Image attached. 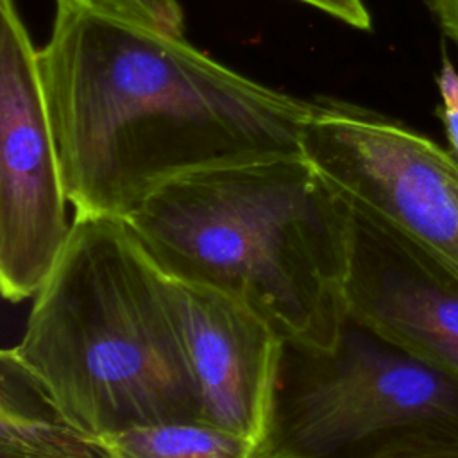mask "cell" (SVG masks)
Segmentation results:
<instances>
[{
	"label": "cell",
	"mask_w": 458,
	"mask_h": 458,
	"mask_svg": "<svg viewBox=\"0 0 458 458\" xmlns=\"http://www.w3.org/2000/svg\"><path fill=\"white\" fill-rule=\"evenodd\" d=\"M73 216L131 215L182 175L297 157L315 102L172 36L57 0L39 50Z\"/></svg>",
	"instance_id": "cell-1"
},
{
	"label": "cell",
	"mask_w": 458,
	"mask_h": 458,
	"mask_svg": "<svg viewBox=\"0 0 458 458\" xmlns=\"http://www.w3.org/2000/svg\"><path fill=\"white\" fill-rule=\"evenodd\" d=\"M123 220L165 274L240 299L288 345L338 342L351 209L302 156L182 175Z\"/></svg>",
	"instance_id": "cell-2"
},
{
	"label": "cell",
	"mask_w": 458,
	"mask_h": 458,
	"mask_svg": "<svg viewBox=\"0 0 458 458\" xmlns=\"http://www.w3.org/2000/svg\"><path fill=\"white\" fill-rule=\"evenodd\" d=\"M16 361L82 431L200 420L165 274L118 216H73L34 295Z\"/></svg>",
	"instance_id": "cell-3"
},
{
	"label": "cell",
	"mask_w": 458,
	"mask_h": 458,
	"mask_svg": "<svg viewBox=\"0 0 458 458\" xmlns=\"http://www.w3.org/2000/svg\"><path fill=\"white\" fill-rule=\"evenodd\" d=\"M458 424V379L345 318L326 351L284 344L259 458H345L413 424Z\"/></svg>",
	"instance_id": "cell-4"
},
{
	"label": "cell",
	"mask_w": 458,
	"mask_h": 458,
	"mask_svg": "<svg viewBox=\"0 0 458 458\" xmlns=\"http://www.w3.org/2000/svg\"><path fill=\"white\" fill-rule=\"evenodd\" d=\"M301 152L351 208L458 281V163L449 150L370 109L315 100Z\"/></svg>",
	"instance_id": "cell-5"
},
{
	"label": "cell",
	"mask_w": 458,
	"mask_h": 458,
	"mask_svg": "<svg viewBox=\"0 0 458 458\" xmlns=\"http://www.w3.org/2000/svg\"><path fill=\"white\" fill-rule=\"evenodd\" d=\"M39 50L14 0H0V288L34 297L72 236Z\"/></svg>",
	"instance_id": "cell-6"
},
{
	"label": "cell",
	"mask_w": 458,
	"mask_h": 458,
	"mask_svg": "<svg viewBox=\"0 0 458 458\" xmlns=\"http://www.w3.org/2000/svg\"><path fill=\"white\" fill-rule=\"evenodd\" d=\"M165 286L199 392L200 420L261 445L286 342L233 295L168 274Z\"/></svg>",
	"instance_id": "cell-7"
},
{
	"label": "cell",
	"mask_w": 458,
	"mask_h": 458,
	"mask_svg": "<svg viewBox=\"0 0 458 458\" xmlns=\"http://www.w3.org/2000/svg\"><path fill=\"white\" fill-rule=\"evenodd\" d=\"M349 209L347 317L458 379V281L388 227Z\"/></svg>",
	"instance_id": "cell-8"
},
{
	"label": "cell",
	"mask_w": 458,
	"mask_h": 458,
	"mask_svg": "<svg viewBox=\"0 0 458 458\" xmlns=\"http://www.w3.org/2000/svg\"><path fill=\"white\" fill-rule=\"evenodd\" d=\"M0 458H109L102 437L70 422L9 349L0 356Z\"/></svg>",
	"instance_id": "cell-9"
},
{
	"label": "cell",
	"mask_w": 458,
	"mask_h": 458,
	"mask_svg": "<svg viewBox=\"0 0 458 458\" xmlns=\"http://www.w3.org/2000/svg\"><path fill=\"white\" fill-rule=\"evenodd\" d=\"M109 458H259L247 437L202 422L134 426L102 437Z\"/></svg>",
	"instance_id": "cell-10"
},
{
	"label": "cell",
	"mask_w": 458,
	"mask_h": 458,
	"mask_svg": "<svg viewBox=\"0 0 458 458\" xmlns=\"http://www.w3.org/2000/svg\"><path fill=\"white\" fill-rule=\"evenodd\" d=\"M345 458H458V424H413L381 433Z\"/></svg>",
	"instance_id": "cell-11"
},
{
	"label": "cell",
	"mask_w": 458,
	"mask_h": 458,
	"mask_svg": "<svg viewBox=\"0 0 458 458\" xmlns=\"http://www.w3.org/2000/svg\"><path fill=\"white\" fill-rule=\"evenodd\" d=\"M57 2V0H55ZM104 16L159 30L172 36H184V14L177 0H64Z\"/></svg>",
	"instance_id": "cell-12"
},
{
	"label": "cell",
	"mask_w": 458,
	"mask_h": 458,
	"mask_svg": "<svg viewBox=\"0 0 458 458\" xmlns=\"http://www.w3.org/2000/svg\"><path fill=\"white\" fill-rule=\"evenodd\" d=\"M437 86L440 93V106L435 113L442 122L449 152L458 163V72L451 63L445 47H442V64L438 70Z\"/></svg>",
	"instance_id": "cell-13"
},
{
	"label": "cell",
	"mask_w": 458,
	"mask_h": 458,
	"mask_svg": "<svg viewBox=\"0 0 458 458\" xmlns=\"http://www.w3.org/2000/svg\"><path fill=\"white\" fill-rule=\"evenodd\" d=\"M306 4L313 9L329 14L331 18L358 29V30H370L372 18L363 0H297Z\"/></svg>",
	"instance_id": "cell-14"
},
{
	"label": "cell",
	"mask_w": 458,
	"mask_h": 458,
	"mask_svg": "<svg viewBox=\"0 0 458 458\" xmlns=\"http://www.w3.org/2000/svg\"><path fill=\"white\" fill-rule=\"evenodd\" d=\"M442 36L451 41L458 57V0H424Z\"/></svg>",
	"instance_id": "cell-15"
},
{
	"label": "cell",
	"mask_w": 458,
	"mask_h": 458,
	"mask_svg": "<svg viewBox=\"0 0 458 458\" xmlns=\"http://www.w3.org/2000/svg\"><path fill=\"white\" fill-rule=\"evenodd\" d=\"M456 191H458V179H456Z\"/></svg>",
	"instance_id": "cell-16"
}]
</instances>
